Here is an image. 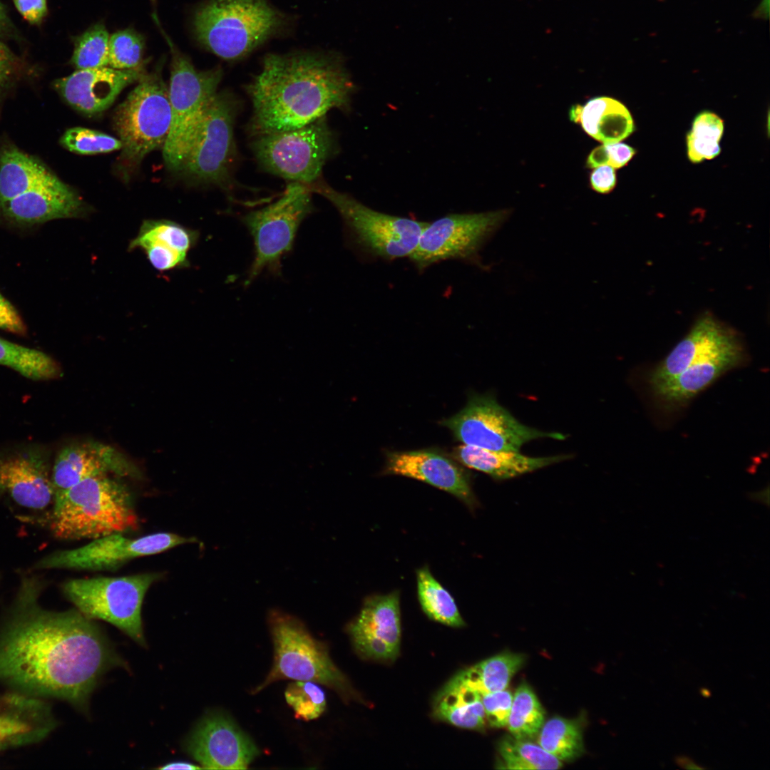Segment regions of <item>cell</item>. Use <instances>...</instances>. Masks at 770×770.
I'll return each mask as SVG.
<instances>
[{
    "label": "cell",
    "mask_w": 770,
    "mask_h": 770,
    "mask_svg": "<svg viewBox=\"0 0 770 770\" xmlns=\"http://www.w3.org/2000/svg\"><path fill=\"white\" fill-rule=\"evenodd\" d=\"M43 583L24 577L0 634V680L23 693L68 702L86 711L103 676L126 668L101 628L76 609L40 605Z\"/></svg>",
    "instance_id": "1"
},
{
    "label": "cell",
    "mask_w": 770,
    "mask_h": 770,
    "mask_svg": "<svg viewBox=\"0 0 770 770\" xmlns=\"http://www.w3.org/2000/svg\"><path fill=\"white\" fill-rule=\"evenodd\" d=\"M355 86L341 57L319 52L267 54L246 86L253 137L306 125L332 109L350 108Z\"/></svg>",
    "instance_id": "2"
},
{
    "label": "cell",
    "mask_w": 770,
    "mask_h": 770,
    "mask_svg": "<svg viewBox=\"0 0 770 770\" xmlns=\"http://www.w3.org/2000/svg\"><path fill=\"white\" fill-rule=\"evenodd\" d=\"M51 530L61 540L95 539L136 529L127 487L108 476L83 480L53 500Z\"/></svg>",
    "instance_id": "3"
},
{
    "label": "cell",
    "mask_w": 770,
    "mask_h": 770,
    "mask_svg": "<svg viewBox=\"0 0 770 770\" xmlns=\"http://www.w3.org/2000/svg\"><path fill=\"white\" fill-rule=\"evenodd\" d=\"M284 16L267 0H209L195 11L194 34L210 52L241 59L277 34Z\"/></svg>",
    "instance_id": "4"
},
{
    "label": "cell",
    "mask_w": 770,
    "mask_h": 770,
    "mask_svg": "<svg viewBox=\"0 0 770 770\" xmlns=\"http://www.w3.org/2000/svg\"><path fill=\"white\" fill-rule=\"evenodd\" d=\"M273 647L272 668L264 682L254 688L257 694L282 679L310 681L335 691L344 701L356 698L344 674L332 660L327 646L314 638L298 617L273 609L267 616Z\"/></svg>",
    "instance_id": "5"
},
{
    "label": "cell",
    "mask_w": 770,
    "mask_h": 770,
    "mask_svg": "<svg viewBox=\"0 0 770 770\" xmlns=\"http://www.w3.org/2000/svg\"><path fill=\"white\" fill-rule=\"evenodd\" d=\"M164 36L172 55L168 86L171 124L163 156L168 169L180 172L205 110L217 93L222 70L220 67L197 70Z\"/></svg>",
    "instance_id": "6"
},
{
    "label": "cell",
    "mask_w": 770,
    "mask_h": 770,
    "mask_svg": "<svg viewBox=\"0 0 770 770\" xmlns=\"http://www.w3.org/2000/svg\"><path fill=\"white\" fill-rule=\"evenodd\" d=\"M157 573L121 577L71 579L62 590L76 609L91 620H101L145 647L141 610L145 595L159 578Z\"/></svg>",
    "instance_id": "7"
},
{
    "label": "cell",
    "mask_w": 770,
    "mask_h": 770,
    "mask_svg": "<svg viewBox=\"0 0 770 770\" xmlns=\"http://www.w3.org/2000/svg\"><path fill=\"white\" fill-rule=\"evenodd\" d=\"M328 200L340 214L353 244L372 257L394 260L409 257L428 222L373 210L351 195L335 190L322 178L307 184Z\"/></svg>",
    "instance_id": "8"
},
{
    "label": "cell",
    "mask_w": 770,
    "mask_h": 770,
    "mask_svg": "<svg viewBox=\"0 0 770 770\" xmlns=\"http://www.w3.org/2000/svg\"><path fill=\"white\" fill-rule=\"evenodd\" d=\"M250 148L262 170L307 185L322 178L324 165L338 150L325 116L298 128L255 136Z\"/></svg>",
    "instance_id": "9"
},
{
    "label": "cell",
    "mask_w": 770,
    "mask_h": 770,
    "mask_svg": "<svg viewBox=\"0 0 770 770\" xmlns=\"http://www.w3.org/2000/svg\"><path fill=\"white\" fill-rule=\"evenodd\" d=\"M240 105L232 93L220 91L207 107L180 170L195 183L232 189L234 125Z\"/></svg>",
    "instance_id": "10"
},
{
    "label": "cell",
    "mask_w": 770,
    "mask_h": 770,
    "mask_svg": "<svg viewBox=\"0 0 770 770\" xmlns=\"http://www.w3.org/2000/svg\"><path fill=\"white\" fill-rule=\"evenodd\" d=\"M160 68L145 73L114 112V128L123 145L121 158L128 165H138L148 153L163 148L169 133L168 87Z\"/></svg>",
    "instance_id": "11"
},
{
    "label": "cell",
    "mask_w": 770,
    "mask_h": 770,
    "mask_svg": "<svg viewBox=\"0 0 770 770\" xmlns=\"http://www.w3.org/2000/svg\"><path fill=\"white\" fill-rule=\"evenodd\" d=\"M312 193L307 184L291 182L275 202L242 217L255 245L247 284L265 270L279 272L282 257L290 251L301 222L313 210Z\"/></svg>",
    "instance_id": "12"
},
{
    "label": "cell",
    "mask_w": 770,
    "mask_h": 770,
    "mask_svg": "<svg viewBox=\"0 0 770 770\" xmlns=\"http://www.w3.org/2000/svg\"><path fill=\"white\" fill-rule=\"evenodd\" d=\"M510 213L508 210L453 213L428 222L409 257L419 270L449 259L478 261L483 245Z\"/></svg>",
    "instance_id": "13"
},
{
    "label": "cell",
    "mask_w": 770,
    "mask_h": 770,
    "mask_svg": "<svg viewBox=\"0 0 770 770\" xmlns=\"http://www.w3.org/2000/svg\"><path fill=\"white\" fill-rule=\"evenodd\" d=\"M441 424L462 443L489 450L519 451L525 443L535 439L566 438L559 432L543 431L522 423L491 395L472 396L461 411Z\"/></svg>",
    "instance_id": "14"
},
{
    "label": "cell",
    "mask_w": 770,
    "mask_h": 770,
    "mask_svg": "<svg viewBox=\"0 0 770 770\" xmlns=\"http://www.w3.org/2000/svg\"><path fill=\"white\" fill-rule=\"evenodd\" d=\"M195 540L173 533H156L135 538L113 533L93 539L77 548L53 552L38 560L34 568L115 570L133 559L158 554Z\"/></svg>",
    "instance_id": "15"
},
{
    "label": "cell",
    "mask_w": 770,
    "mask_h": 770,
    "mask_svg": "<svg viewBox=\"0 0 770 770\" xmlns=\"http://www.w3.org/2000/svg\"><path fill=\"white\" fill-rule=\"evenodd\" d=\"M183 747L207 769H245L260 754L250 736L227 714L217 710L198 721Z\"/></svg>",
    "instance_id": "16"
},
{
    "label": "cell",
    "mask_w": 770,
    "mask_h": 770,
    "mask_svg": "<svg viewBox=\"0 0 770 770\" xmlns=\"http://www.w3.org/2000/svg\"><path fill=\"white\" fill-rule=\"evenodd\" d=\"M1 496L33 510L53 505L50 453L46 446L27 444L0 451Z\"/></svg>",
    "instance_id": "17"
},
{
    "label": "cell",
    "mask_w": 770,
    "mask_h": 770,
    "mask_svg": "<svg viewBox=\"0 0 770 770\" xmlns=\"http://www.w3.org/2000/svg\"><path fill=\"white\" fill-rule=\"evenodd\" d=\"M399 594L397 591L366 598L347 630L354 649L364 658L392 662L401 642Z\"/></svg>",
    "instance_id": "18"
},
{
    "label": "cell",
    "mask_w": 770,
    "mask_h": 770,
    "mask_svg": "<svg viewBox=\"0 0 770 770\" xmlns=\"http://www.w3.org/2000/svg\"><path fill=\"white\" fill-rule=\"evenodd\" d=\"M113 473L138 476L137 468L111 446L87 441L62 448L51 468L54 499L78 482Z\"/></svg>",
    "instance_id": "19"
},
{
    "label": "cell",
    "mask_w": 770,
    "mask_h": 770,
    "mask_svg": "<svg viewBox=\"0 0 770 770\" xmlns=\"http://www.w3.org/2000/svg\"><path fill=\"white\" fill-rule=\"evenodd\" d=\"M145 73L144 63L133 69L109 66L78 69L56 80L53 86L71 106L92 116L110 108L125 88L138 81Z\"/></svg>",
    "instance_id": "20"
},
{
    "label": "cell",
    "mask_w": 770,
    "mask_h": 770,
    "mask_svg": "<svg viewBox=\"0 0 770 770\" xmlns=\"http://www.w3.org/2000/svg\"><path fill=\"white\" fill-rule=\"evenodd\" d=\"M87 207L68 185L54 176L45 183L0 202V216L10 224L31 227L50 220L81 217Z\"/></svg>",
    "instance_id": "21"
},
{
    "label": "cell",
    "mask_w": 770,
    "mask_h": 770,
    "mask_svg": "<svg viewBox=\"0 0 770 770\" xmlns=\"http://www.w3.org/2000/svg\"><path fill=\"white\" fill-rule=\"evenodd\" d=\"M741 340L737 332L712 314H704L647 376L651 389L674 378L693 363Z\"/></svg>",
    "instance_id": "22"
},
{
    "label": "cell",
    "mask_w": 770,
    "mask_h": 770,
    "mask_svg": "<svg viewBox=\"0 0 770 770\" xmlns=\"http://www.w3.org/2000/svg\"><path fill=\"white\" fill-rule=\"evenodd\" d=\"M385 473L425 482L453 495L470 508L476 504L466 473L438 451L391 452L387 455Z\"/></svg>",
    "instance_id": "23"
},
{
    "label": "cell",
    "mask_w": 770,
    "mask_h": 770,
    "mask_svg": "<svg viewBox=\"0 0 770 770\" xmlns=\"http://www.w3.org/2000/svg\"><path fill=\"white\" fill-rule=\"evenodd\" d=\"M742 342L708 355L693 363L674 378L651 389L666 409H677L689 402L722 375L744 364Z\"/></svg>",
    "instance_id": "24"
},
{
    "label": "cell",
    "mask_w": 770,
    "mask_h": 770,
    "mask_svg": "<svg viewBox=\"0 0 770 770\" xmlns=\"http://www.w3.org/2000/svg\"><path fill=\"white\" fill-rule=\"evenodd\" d=\"M197 231L168 220H146L128 250H140L153 268L165 272L188 267V252L196 245Z\"/></svg>",
    "instance_id": "25"
},
{
    "label": "cell",
    "mask_w": 770,
    "mask_h": 770,
    "mask_svg": "<svg viewBox=\"0 0 770 770\" xmlns=\"http://www.w3.org/2000/svg\"><path fill=\"white\" fill-rule=\"evenodd\" d=\"M453 454L463 466L498 481L513 478L571 458L567 454L532 457L515 451L489 450L465 444L455 448Z\"/></svg>",
    "instance_id": "26"
},
{
    "label": "cell",
    "mask_w": 770,
    "mask_h": 770,
    "mask_svg": "<svg viewBox=\"0 0 770 770\" xmlns=\"http://www.w3.org/2000/svg\"><path fill=\"white\" fill-rule=\"evenodd\" d=\"M569 115L588 135L604 144L620 142L634 130L633 119L627 108L610 97H595L584 105L575 104L570 109Z\"/></svg>",
    "instance_id": "27"
},
{
    "label": "cell",
    "mask_w": 770,
    "mask_h": 770,
    "mask_svg": "<svg viewBox=\"0 0 770 770\" xmlns=\"http://www.w3.org/2000/svg\"><path fill=\"white\" fill-rule=\"evenodd\" d=\"M482 696L463 684L456 675L438 693L434 715L460 728L482 730L486 715Z\"/></svg>",
    "instance_id": "28"
},
{
    "label": "cell",
    "mask_w": 770,
    "mask_h": 770,
    "mask_svg": "<svg viewBox=\"0 0 770 770\" xmlns=\"http://www.w3.org/2000/svg\"><path fill=\"white\" fill-rule=\"evenodd\" d=\"M54 176L38 159L15 146H6L0 151V202L42 185Z\"/></svg>",
    "instance_id": "29"
},
{
    "label": "cell",
    "mask_w": 770,
    "mask_h": 770,
    "mask_svg": "<svg viewBox=\"0 0 770 770\" xmlns=\"http://www.w3.org/2000/svg\"><path fill=\"white\" fill-rule=\"evenodd\" d=\"M524 661L523 654L505 652L489 657L456 676L463 684L483 696L506 689Z\"/></svg>",
    "instance_id": "30"
},
{
    "label": "cell",
    "mask_w": 770,
    "mask_h": 770,
    "mask_svg": "<svg viewBox=\"0 0 770 770\" xmlns=\"http://www.w3.org/2000/svg\"><path fill=\"white\" fill-rule=\"evenodd\" d=\"M0 365L19 372L34 381L56 379L62 369L48 354L0 337Z\"/></svg>",
    "instance_id": "31"
},
{
    "label": "cell",
    "mask_w": 770,
    "mask_h": 770,
    "mask_svg": "<svg viewBox=\"0 0 770 770\" xmlns=\"http://www.w3.org/2000/svg\"><path fill=\"white\" fill-rule=\"evenodd\" d=\"M416 582L419 603L429 618L453 627L465 625L453 597L433 576L428 568L417 570Z\"/></svg>",
    "instance_id": "32"
},
{
    "label": "cell",
    "mask_w": 770,
    "mask_h": 770,
    "mask_svg": "<svg viewBox=\"0 0 770 770\" xmlns=\"http://www.w3.org/2000/svg\"><path fill=\"white\" fill-rule=\"evenodd\" d=\"M538 744L560 761H570L584 751L580 724L574 719L555 717L543 723Z\"/></svg>",
    "instance_id": "33"
},
{
    "label": "cell",
    "mask_w": 770,
    "mask_h": 770,
    "mask_svg": "<svg viewBox=\"0 0 770 770\" xmlns=\"http://www.w3.org/2000/svg\"><path fill=\"white\" fill-rule=\"evenodd\" d=\"M500 766L508 769H558L563 762L539 744L505 736L498 744Z\"/></svg>",
    "instance_id": "34"
},
{
    "label": "cell",
    "mask_w": 770,
    "mask_h": 770,
    "mask_svg": "<svg viewBox=\"0 0 770 770\" xmlns=\"http://www.w3.org/2000/svg\"><path fill=\"white\" fill-rule=\"evenodd\" d=\"M545 720V711L533 689L521 684L516 689L507 725L513 736L518 739L533 738Z\"/></svg>",
    "instance_id": "35"
},
{
    "label": "cell",
    "mask_w": 770,
    "mask_h": 770,
    "mask_svg": "<svg viewBox=\"0 0 770 770\" xmlns=\"http://www.w3.org/2000/svg\"><path fill=\"white\" fill-rule=\"evenodd\" d=\"M723 131V121L716 114L709 111L699 114L687 138L689 160L693 163H699L718 155Z\"/></svg>",
    "instance_id": "36"
},
{
    "label": "cell",
    "mask_w": 770,
    "mask_h": 770,
    "mask_svg": "<svg viewBox=\"0 0 770 770\" xmlns=\"http://www.w3.org/2000/svg\"><path fill=\"white\" fill-rule=\"evenodd\" d=\"M109 34L103 24H96L76 41L71 63L78 69L108 66Z\"/></svg>",
    "instance_id": "37"
},
{
    "label": "cell",
    "mask_w": 770,
    "mask_h": 770,
    "mask_svg": "<svg viewBox=\"0 0 770 770\" xmlns=\"http://www.w3.org/2000/svg\"><path fill=\"white\" fill-rule=\"evenodd\" d=\"M284 697L295 717L304 721L319 718L327 707L324 690L319 684L313 682L295 680L291 682L285 689Z\"/></svg>",
    "instance_id": "38"
},
{
    "label": "cell",
    "mask_w": 770,
    "mask_h": 770,
    "mask_svg": "<svg viewBox=\"0 0 770 770\" xmlns=\"http://www.w3.org/2000/svg\"><path fill=\"white\" fill-rule=\"evenodd\" d=\"M145 40L133 29L118 31L109 37L108 66L115 69H133L143 62Z\"/></svg>",
    "instance_id": "39"
},
{
    "label": "cell",
    "mask_w": 770,
    "mask_h": 770,
    "mask_svg": "<svg viewBox=\"0 0 770 770\" xmlns=\"http://www.w3.org/2000/svg\"><path fill=\"white\" fill-rule=\"evenodd\" d=\"M60 142L68 150L82 155L106 153L120 150L123 147L120 139L82 127L68 129Z\"/></svg>",
    "instance_id": "40"
},
{
    "label": "cell",
    "mask_w": 770,
    "mask_h": 770,
    "mask_svg": "<svg viewBox=\"0 0 770 770\" xmlns=\"http://www.w3.org/2000/svg\"><path fill=\"white\" fill-rule=\"evenodd\" d=\"M635 153L634 148L627 144L620 142L605 143L592 150L587 158L586 166L594 168L608 165L620 168L627 164Z\"/></svg>",
    "instance_id": "41"
},
{
    "label": "cell",
    "mask_w": 770,
    "mask_h": 770,
    "mask_svg": "<svg viewBox=\"0 0 770 770\" xmlns=\"http://www.w3.org/2000/svg\"><path fill=\"white\" fill-rule=\"evenodd\" d=\"M481 699L490 726L496 728L506 726L513 702L511 692L505 689L486 694Z\"/></svg>",
    "instance_id": "42"
},
{
    "label": "cell",
    "mask_w": 770,
    "mask_h": 770,
    "mask_svg": "<svg viewBox=\"0 0 770 770\" xmlns=\"http://www.w3.org/2000/svg\"><path fill=\"white\" fill-rule=\"evenodd\" d=\"M0 329L20 336H25L27 334V327L21 314L1 293Z\"/></svg>",
    "instance_id": "43"
},
{
    "label": "cell",
    "mask_w": 770,
    "mask_h": 770,
    "mask_svg": "<svg viewBox=\"0 0 770 770\" xmlns=\"http://www.w3.org/2000/svg\"><path fill=\"white\" fill-rule=\"evenodd\" d=\"M617 177L615 168L602 165L593 168L590 175V185L595 192L601 194L610 192L615 187Z\"/></svg>",
    "instance_id": "44"
},
{
    "label": "cell",
    "mask_w": 770,
    "mask_h": 770,
    "mask_svg": "<svg viewBox=\"0 0 770 770\" xmlns=\"http://www.w3.org/2000/svg\"><path fill=\"white\" fill-rule=\"evenodd\" d=\"M21 16L31 24L40 23L47 13L46 0H14Z\"/></svg>",
    "instance_id": "45"
},
{
    "label": "cell",
    "mask_w": 770,
    "mask_h": 770,
    "mask_svg": "<svg viewBox=\"0 0 770 770\" xmlns=\"http://www.w3.org/2000/svg\"><path fill=\"white\" fill-rule=\"evenodd\" d=\"M14 58L10 50L0 42V85L11 74Z\"/></svg>",
    "instance_id": "46"
},
{
    "label": "cell",
    "mask_w": 770,
    "mask_h": 770,
    "mask_svg": "<svg viewBox=\"0 0 770 770\" xmlns=\"http://www.w3.org/2000/svg\"><path fill=\"white\" fill-rule=\"evenodd\" d=\"M674 761L677 764V765H678L681 768L685 769H705L704 767H702V766L698 765L696 762H694V761L693 759H692L690 757H689V756H687L686 755H677V756H676L674 757Z\"/></svg>",
    "instance_id": "47"
},
{
    "label": "cell",
    "mask_w": 770,
    "mask_h": 770,
    "mask_svg": "<svg viewBox=\"0 0 770 770\" xmlns=\"http://www.w3.org/2000/svg\"><path fill=\"white\" fill-rule=\"evenodd\" d=\"M160 769H202L200 766L195 765L192 763L187 761H173L163 764L160 766Z\"/></svg>",
    "instance_id": "48"
},
{
    "label": "cell",
    "mask_w": 770,
    "mask_h": 770,
    "mask_svg": "<svg viewBox=\"0 0 770 770\" xmlns=\"http://www.w3.org/2000/svg\"><path fill=\"white\" fill-rule=\"evenodd\" d=\"M8 18L5 9L0 1V35L4 34L8 28Z\"/></svg>",
    "instance_id": "49"
},
{
    "label": "cell",
    "mask_w": 770,
    "mask_h": 770,
    "mask_svg": "<svg viewBox=\"0 0 770 770\" xmlns=\"http://www.w3.org/2000/svg\"><path fill=\"white\" fill-rule=\"evenodd\" d=\"M700 694L704 697H709L711 696V692L707 688L700 689Z\"/></svg>",
    "instance_id": "50"
}]
</instances>
